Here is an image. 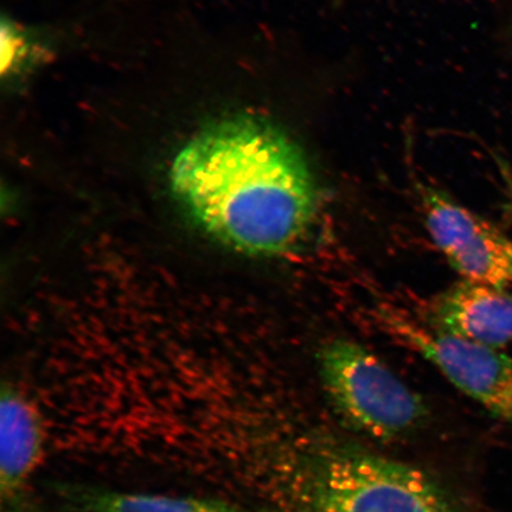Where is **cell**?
Listing matches in <instances>:
<instances>
[{"label": "cell", "instance_id": "obj_1", "mask_svg": "<svg viewBox=\"0 0 512 512\" xmlns=\"http://www.w3.org/2000/svg\"><path fill=\"white\" fill-rule=\"evenodd\" d=\"M171 189L200 226L235 251L297 252L318 194L302 150L264 118L238 114L204 128L170 169Z\"/></svg>", "mask_w": 512, "mask_h": 512}, {"label": "cell", "instance_id": "obj_2", "mask_svg": "<svg viewBox=\"0 0 512 512\" xmlns=\"http://www.w3.org/2000/svg\"><path fill=\"white\" fill-rule=\"evenodd\" d=\"M280 491L286 512H459L419 467L332 440L294 445Z\"/></svg>", "mask_w": 512, "mask_h": 512}, {"label": "cell", "instance_id": "obj_3", "mask_svg": "<svg viewBox=\"0 0 512 512\" xmlns=\"http://www.w3.org/2000/svg\"><path fill=\"white\" fill-rule=\"evenodd\" d=\"M318 363L332 405L358 431L390 439L425 420L424 401L362 345L335 339L320 350Z\"/></svg>", "mask_w": 512, "mask_h": 512}, {"label": "cell", "instance_id": "obj_4", "mask_svg": "<svg viewBox=\"0 0 512 512\" xmlns=\"http://www.w3.org/2000/svg\"><path fill=\"white\" fill-rule=\"evenodd\" d=\"M376 322L396 342L419 352L446 379L486 411L512 426V360L496 348L422 325L393 307H380Z\"/></svg>", "mask_w": 512, "mask_h": 512}, {"label": "cell", "instance_id": "obj_5", "mask_svg": "<svg viewBox=\"0 0 512 512\" xmlns=\"http://www.w3.org/2000/svg\"><path fill=\"white\" fill-rule=\"evenodd\" d=\"M422 214L435 246L463 280L512 294V239L443 191L421 188Z\"/></svg>", "mask_w": 512, "mask_h": 512}, {"label": "cell", "instance_id": "obj_6", "mask_svg": "<svg viewBox=\"0 0 512 512\" xmlns=\"http://www.w3.org/2000/svg\"><path fill=\"white\" fill-rule=\"evenodd\" d=\"M431 320L434 329L499 349L512 343V294L462 280L435 299Z\"/></svg>", "mask_w": 512, "mask_h": 512}, {"label": "cell", "instance_id": "obj_7", "mask_svg": "<svg viewBox=\"0 0 512 512\" xmlns=\"http://www.w3.org/2000/svg\"><path fill=\"white\" fill-rule=\"evenodd\" d=\"M42 456L43 431L37 412L14 389H4L0 403V492L4 499L18 494Z\"/></svg>", "mask_w": 512, "mask_h": 512}, {"label": "cell", "instance_id": "obj_8", "mask_svg": "<svg viewBox=\"0 0 512 512\" xmlns=\"http://www.w3.org/2000/svg\"><path fill=\"white\" fill-rule=\"evenodd\" d=\"M73 502L87 512H246L233 504L211 499L128 495L98 490L78 492Z\"/></svg>", "mask_w": 512, "mask_h": 512}, {"label": "cell", "instance_id": "obj_9", "mask_svg": "<svg viewBox=\"0 0 512 512\" xmlns=\"http://www.w3.org/2000/svg\"><path fill=\"white\" fill-rule=\"evenodd\" d=\"M2 72L4 76H14L27 69L36 59L34 43L18 25L3 19L2 25Z\"/></svg>", "mask_w": 512, "mask_h": 512}]
</instances>
